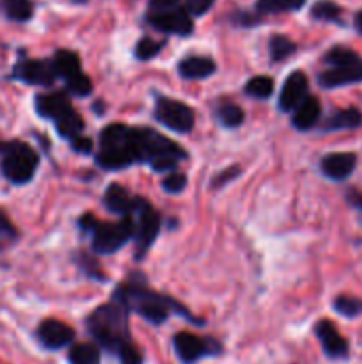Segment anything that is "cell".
I'll return each instance as SVG.
<instances>
[{
  "label": "cell",
  "instance_id": "obj_1",
  "mask_svg": "<svg viewBox=\"0 0 362 364\" xmlns=\"http://www.w3.org/2000/svg\"><path fill=\"white\" fill-rule=\"evenodd\" d=\"M112 301L123 306L128 313H137L141 318H144L151 326H162L169 318L170 313H176V315L183 316L185 320L197 323V326L204 323L202 320L192 316L188 309L174 301L172 297L151 290L142 274H133L126 281H123L114 290Z\"/></svg>",
  "mask_w": 362,
  "mask_h": 364
},
{
  "label": "cell",
  "instance_id": "obj_2",
  "mask_svg": "<svg viewBox=\"0 0 362 364\" xmlns=\"http://www.w3.org/2000/svg\"><path fill=\"white\" fill-rule=\"evenodd\" d=\"M87 331L99 348L116 358L135 347L128 326V311L114 301L99 306L87 316Z\"/></svg>",
  "mask_w": 362,
  "mask_h": 364
},
{
  "label": "cell",
  "instance_id": "obj_3",
  "mask_svg": "<svg viewBox=\"0 0 362 364\" xmlns=\"http://www.w3.org/2000/svg\"><path fill=\"white\" fill-rule=\"evenodd\" d=\"M96 164L103 171H121L141 164L137 144V128L123 123L106 124L99 134Z\"/></svg>",
  "mask_w": 362,
  "mask_h": 364
},
{
  "label": "cell",
  "instance_id": "obj_4",
  "mask_svg": "<svg viewBox=\"0 0 362 364\" xmlns=\"http://www.w3.org/2000/svg\"><path fill=\"white\" fill-rule=\"evenodd\" d=\"M137 144L141 164H148L156 173H172L187 159V151L180 144L151 128H137Z\"/></svg>",
  "mask_w": 362,
  "mask_h": 364
},
{
  "label": "cell",
  "instance_id": "obj_5",
  "mask_svg": "<svg viewBox=\"0 0 362 364\" xmlns=\"http://www.w3.org/2000/svg\"><path fill=\"white\" fill-rule=\"evenodd\" d=\"M0 171L4 178L14 185H25L34 178L39 166V155L27 142L13 141L0 144Z\"/></svg>",
  "mask_w": 362,
  "mask_h": 364
},
{
  "label": "cell",
  "instance_id": "obj_6",
  "mask_svg": "<svg viewBox=\"0 0 362 364\" xmlns=\"http://www.w3.org/2000/svg\"><path fill=\"white\" fill-rule=\"evenodd\" d=\"M135 223L131 217H123L119 223H98L92 230V251L96 255H114L133 238Z\"/></svg>",
  "mask_w": 362,
  "mask_h": 364
},
{
  "label": "cell",
  "instance_id": "obj_7",
  "mask_svg": "<svg viewBox=\"0 0 362 364\" xmlns=\"http://www.w3.org/2000/svg\"><path fill=\"white\" fill-rule=\"evenodd\" d=\"M135 215L137 220L135 223V242H137V259H142L146 252L149 251L153 244H155L156 237L162 228V217L160 213L153 208L151 203L146 201L144 198L138 196L137 205H135Z\"/></svg>",
  "mask_w": 362,
  "mask_h": 364
},
{
  "label": "cell",
  "instance_id": "obj_8",
  "mask_svg": "<svg viewBox=\"0 0 362 364\" xmlns=\"http://www.w3.org/2000/svg\"><path fill=\"white\" fill-rule=\"evenodd\" d=\"M174 352L183 364H195L204 358H213L222 352V345L213 338H201L183 331L177 333L172 340Z\"/></svg>",
  "mask_w": 362,
  "mask_h": 364
},
{
  "label": "cell",
  "instance_id": "obj_9",
  "mask_svg": "<svg viewBox=\"0 0 362 364\" xmlns=\"http://www.w3.org/2000/svg\"><path fill=\"white\" fill-rule=\"evenodd\" d=\"M155 117L158 123L167 127L176 134H188L195 123V114L187 103L177 100L158 96L155 105Z\"/></svg>",
  "mask_w": 362,
  "mask_h": 364
},
{
  "label": "cell",
  "instance_id": "obj_10",
  "mask_svg": "<svg viewBox=\"0 0 362 364\" xmlns=\"http://www.w3.org/2000/svg\"><path fill=\"white\" fill-rule=\"evenodd\" d=\"M146 20L151 27H155L160 32H165V34L188 36L194 31L190 14L185 11V7L180 6L163 11H149Z\"/></svg>",
  "mask_w": 362,
  "mask_h": 364
},
{
  "label": "cell",
  "instance_id": "obj_11",
  "mask_svg": "<svg viewBox=\"0 0 362 364\" xmlns=\"http://www.w3.org/2000/svg\"><path fill=\"white\" fill-rule=\"evenodd\" d=\"M13 77L16 80L25 82L28 85H53L57 80L55 71H53L52 60H38V59H23L14 66Z\"/></svg>",
  "mask_w": 362,
  "mask_h": 364
},
{
  "label": "cell",
  "instance_id": "obj_12",
  "mask_svg": "<svg viewBox=\"0 0 362 364\" xmlns=\"http://www.w3.org/2000/svg\"><path fill=\"white\" fill-rule=\"evenodd\" d=\"M38 338L48 350H60L75 341V331L60 320H43L38 327Z\"/></svg>",
  "mask_w": 362,
  "mask_h": 364
},
{
  "label": "cell",
  "instance_id": "obj_13",
  "mask_svg": "<svg viewBox=\"0 0 362 364\" xmlns=\"http://www.w3.org/2000/svg\"><path fill=\"white\" fill-rule=\"evenodd\" d=\"M35 112L41 117L50 121H59L60 117L67 116L73 109L71 105L70 95L62 91H53V92H43V95L35 96Z\"/></svg>",
  "mask_w": 362,
  "mask_h": 364
},
{
  "label": "cell",
  "instance_id": "obj_14",
  "mask_svg": "<svg viewBox=\"0 0 362 364\" xmlns=\"http://www.w3.org/2000/svg\"><path fill=\"white\" fill-rule=\"evenodd\" d=\"M314 333L322 343L323 352L330 359H344L348 355V341L341 336L330 320H319L314 327Z\"/></svg>",
  "mask_w": 362,
  "mask_h": 364
},
{
  "label": "cell",
  "instance_id": "obj_15",
  "mask_svg": "<svg viewBox=\"0 0 362 364\" xmlns=\"http://www.w3.org/2000/svg\"><path fill=\"white\" fill-rule=\"evenodd\" d=\"M357 166V155L355 153H329L319 162V169L329 180L344 181L353 174Z\"/></svg>",
  "mask_w": 362,
  "mask_h": 364
},
{
  "label": "cell",
  "instance_id": "obj_16",
  "mask_svg": "<svg viewBox=\"0 0 362 364\" xmlns=\"http://www.w3.org/2000/svg\"><path fill=\"white\" fill-rule=\"evenodd\" d=\"M309 80L305 73L302 71H293L290 77L286 78L283 85V91L279 96V109L283 112H291L298 107V103L307 96Z\"/></svg>",
  "mask_w": 362,
  "mask_h": 364
},
{
  "label": "cell",
  "instance_id": "obj_17",
  "mask_svg": "<svg viewBox=\"0 0 362 364\" xmlns=\"http://www.w3.org/2000/svg\"><path fill=\"white\" fill-rule=\"evenodd\" d=\"M103 205L109 212L121 217H131L137 205V198H131L124 187L119 183H110L103 194Z\"/></svg>",
  "mask_w": 362,
  "mask_h": 364
},
{
  "label": "cell",
  "instance_id": "obj_18",
  "mask_svg": "<svg viewBox=\"0 0 362 364\" xmlns=\"http://www.w3.org/2000/svg\"><path fill=\"white\" fill-rule=\"evenodd\" d=\"M318 82L325 89L343 87V85L357 84L362 82V60L346 68H330L318 75Z\"/></svg>",
  "mask_w": 362,
  "mask_h": 364
},
{
  "label": "cell",
  "instance_id": "obj_19",
  "mask_svg": "<svg viewBox=\"0 0 362 364\" xmlns=\"http://www.w3.org/2000/svg\"><path fill=\"white\" fill-rule=\"evenodd\" d=\"M322 116V105H319L318 98L314 96H305L298 107L295 109L293 117H291V124L297 128L298 132H307L316 127Z\"/></svg>",
  "mask_w": 362,
  "mask_h": 364
},
{
  "label": "cell",
  "instance_id": "obj_20",
  "mask_svg": "<svg viewBox=\"0 0 362 364\" xmlns=\"http://www.w3.org/2000/svg\"><path fill=\"white\" fill-rule=\"evenodd\" d=\"M216 64L215 60L204 55H190L185 57L180 64H177V71L185 80H202L215 73Z\"/></svg>",
  "mask_w": 362,
  "mask_h": 364
},
{
  "label": "cell",
  "instance_id": "obj_21",
  "mask_svg": "<svg viewBox=\"0 0 362 364\" xmlns=\"http://www.w3.org/2000/svg\"><path fill=\"white\" fill-rule=\"evenodd\" d=\"M50 60H52V66L57 78H62V80L67 82L75 75L82 73L80 57L75 52H71V50H57L55 55Z\"/></svg>",
  "mask_w": 362,
  "mask_h": 364
},
{
  "label": "cell",
  "instance_id": "obj_22",
  "mask_svg": "<svg viewBox=\"0 0 362 364\" xmlns=\"http://www.w3.org/2000/svg\"><path fill=\"white\" fill-rule=\"evenodd\" d=\"M362 124V112L358 109H341L336 110L332 116H329L323 123L325 132H337V130H353Z\"/></svg>",
  "mask_w": 362,
  "mask_h": 364
},
{
  "label": "cell",
  "instance_id": "obj_23",
  "mask_svg": "<svg viewBox=\"0 0 362 364\" xmlns=\"http://www.w3.org/2000/svg\"><path fill=\"white\" fill-rule=\"evenodd\" d=\"M70 364H102V350L96 343H77L67 352Z\"/></svg>",
  "mask_w": 362,
  "mask_h": 364
},
{
  "label": "cell",
  "instance_id": "obj_24",
  "mask_svg": "<svg viewBox=\"0 0 362 364\" xmlns=\"http://www.w3.org/2000/svg\"><path fill=\"white\" fill-rule=\"evenodd\" d=\"M0 9L13 21H28L34 14L31 0H0Z\"/></svg>",
  "mask_w": 362,
  "mask_h": 364
},
{
  "label": "cell",
  "instance_id": "obj_25",
  "mask_svg": "<svg viewBox=\"0 0 362 364\" xmlns=\"http://www.w3.org/2000/svg\"><path fill=\"white\" fill-rule=\"evenodd\" d=\"M55 128L60 137L66 139V141H73L75 137L82 135V132H84V119L78 116L77 110H71L67 116L55 121Z\"/></svg>",
  "mask_w": 362,
  "mask_h": 364
},
{
  "label": "cell",
  "instance_id": "obj_26",
  "mask_svg": "<svg viewBox=\"0 0 362 364\" xmlns=\"http://www.w3.org/2000/svg\"><path fill=\"white\" fill-rule=\"evenodd\" d=\"M305 0H258L256 11L259 14H279L302 9Z\"/></svg>",
  "mask_w": 362,
  "mask_h": 364
},
{
  "label": "cell",
  "instance_id": "obj_27",
  "mask_svg": "<svg viewBox=\"0 0 362 364\" xmlns=\"http://www.w3.org/2000/svg\"><path fill=\"white\" fill-rule=\"evenodd\" d=\"M361 55L346 46H334L325 53V63L332 68H346L361 63Z\"/></svg>",
  "mask_w": 362,
  "mask_h": 364
},
{
  "label": "cell",
  "instance_id": "obj_28",
  "mask_svg": "<svg viewBox=\"0 0 362 364\" xmlns=\"http://www.w3.org/2000/svg\"><path fill=\"white\" fill-rule=\"evenodd\" d=\"M268 50H270V57H272V60L280 63V60L287 59V57L293 55V53L297 52V45H295L287 36L273 34L272 38H270Z\"/></svg>",
  "mask_w": 362,
  "mask_h": 364
},
{
  "label": "cell",
  "instance_id": "obj_29",
  "mask_svg": "<svg viewBox=\"0 0 362 364\" xmlns=\"http://www.w3.org/2000/svg\"><path fill=\"white\" fill-rule=\"evenodd\" d=\"M245 95L252 96L258 100H268L273 95V78L266 77V75H258L247 80L245 84Z\"/></svg>",
  "mask_w": 362,
  "mask_h": 364
},
{
  "label": "cell",
  "instance_id": "obj_30",
  "mask_svg": "<svg viewBox=\"0 0 362 364\" xmlns=\"http://www.w3.org/2000/svg\"><path fill=\"white\" fill-rule=\"evenodd\" d=\"M216 117L226 128H238L245 121V112L236 103H222L216 109Z\"/></svg>",
  "mask_w": 362,
  "mask_h": 364
},
{
  "label": "cell",
  "instance_id": "obj_31",
  "mask_svg": "<svg viewBox=\"0 0 362 364\" xmlns=\"http://www.w3.org/2000/svg\"><path fill=\"white\" fill-rule=\"evenodd\" d=\"M312 18L322 21H339L343 9L332 0H318L311 9Z\"/></svg>",
  "mask_w": 362,
  "mask_h": 364
},
{
  "label": "cell",
  "instance_id": "obj_32",
  "mask_svg": "<svg viewBox=\"0 0 362 364\" xmlns=\"http://www.w3.org/2000/svg\"><path fill=\"white\" fill-rule=\"evenodd\" d=\"M334 309L339 315L346 316V318H355V316L362 315V301L355 297H348V295H341L334 301Z\"/></svg>",
  "mask_w": 362,
  "mask_h": 364
},
{
  "label": "cell",
  "instance_id": "obj_33",
  "mask_svg": "<svg viewBox=\"0 0 362 364\" xmlns=\"http://www.w3.org/2000/svg\"><path fill=\"white\" fill-rule=\"evenodd\" d=\"M165 46V41H156L153 38H142L135 46V57L138 60H149L158 55L162 48Z\"/></svg>",
  "mask_w": 362,
  "mask_h": 364
},
{
  "label": "cell",
  "instance_id": "obj_34",
  "mask_svg": "<svg viewBox=\"0 0 362 364\" xmlns=\"http://www.w3.org/2000/svg\"><path fill=\"white\" fill-rule=\"evenodd\" d=\"M66 87L67 91H70V95L84 98V96H89L92 92V82L91 78L82 71V73L75 75L73 78H70V80L66 82Z\"/></svg>",
  "mask_w": 362,
  "mask_h": 364
},
{
  "label": "cell",
  "instance_id": "obj_35",
  "mask_svg": "<svg viewBox=\"0 0 362 364\" xmlns=\"http://www.w3.org/2000/svg\"><path fill=\"white\" fill-rule=\"evenodd\" d=\"M187 176L183 173H177V171H172V173L167 174L162 181L163 191L169 192V194H180L187 188Z\"/></svg>",
  "mask_w": 362,
  "mask_h": 364
},
{
  "label": "cell",
  "instance_id": "obj_36",
  "mask_svg": "<svg viewBox=\"0 0 362 364\" xmlns=\"http://www.w3.org/2000/svg\"><path fill=\"white\" fill-rule=\"evenodd\" d=\"M80 267H82V270H84V272L87 274L89 277H92V279H98V281L105 279V276H103L102 269H99V265H98V262H96L94 258H91V256H89L87 252H82Z\"/></svg>",
  "mask_w": 362,
  "mask_h": 364
},
{
  "label": "cell",
  "instance_id": "obj_37",
  "mask_svg": "<svg viewBox=\"0 0 362 364\" xmlns=\"http://www.w3.org/2000/svg\"><path fill=\"white\" fill-rule=\"evenodd\" d=\"M215 0H185V11L190 16H202L213 7Z\"/></svg>",
  "mask_w": 362,
  "mask_h": 364
},
{
  "label": "cell",
  "instance_id": "obj_38",
  "mask_svg": "<svg viewBox=\"0 0 362 364\" xmlns=\"http://www.w3.org/2000/svg\"><path fill=\"white\" fill-rule=\"evenodd\" d=\"M240 173H241L240 166H231V167H227V169L220 171V173L216 174L215 178H213L212 185H209V187H212V188H220V187H224V185L229 183L231 180H234V178H236Z\"/></svg>",
  "mask_w": 362,
  "mask_h": 364
},
{
  "label": "cell",
  "instance_id": "obj_39",
  "mask_svg": "<svg viewBox=\"0 0 362 364\" xmlns=\"http://www.w3.org/2000/svg\"><path fill=\"white\" fill-rule=\"evenodd\" d=\"M18 237L16 230H14L13 223L9 220V217L0 210V238L2 240H14Z\"/></svg>",
  "mask_w": 362,
  "mask_h": 364
},
{
  "label": "cell",
  "instance_id": "obj_40",
  "mask_svg": "<svg viewBox=\"0 0 362 364\" xmlns=\"http://www.w3.org/2000/svg\"><path fill=\"white\" fill-rule=\"evenodd\" d=\"M71 142V149L77 153H82V155H87V153H91L92 149H94V142L91 141L89 137H82V135H78V137H75Z\"/></svg>",
  "mask_w": 362,
  "mask_h": 364
},
{
  "label": "cell",
  "instance_id": "obj_41",
  "mask_svg": "<svg viewBox=\"0 0 362 364\" xmlns=\"http://www.w3.org/2000/svg\"><path fill=\"white\" fill-rule=\"evenodd\" d=\"M233 21L240 27H252V25L259 23V16L252 13H245V11H240V13L233 14Z\"/></svg>",
  "mask_w": 362,
  "mask_h": 364
},
{
  "label": "cell",
  "instance_id": "obj_42",
  "mask_svg": "<svg viewBox=\"0 0 362 364\" xmlns=\"http://www.w3.org/2000/svg\"><path fill=\"white\" fill-rule=\"evenodd\" d=\"M177 2L180 0H149V6H151V11H163L176 7Z\"/></svg>",
  "mask_w": 362,
  "mask_h": 364
},
{
  "label": "cell",
  "instance_id": "obj_43",
  "mask_svg": "<svg viewBox=\"0 0 362 364\" xmlns=\"http://www.w3.org/2000/svg\"><path fill=\"white\" fill-rule=\"evenodd\" d=\"M348 201L351 203V206H355V208L362 213V194L361 192H355V191L348 192Z\"/></svg>",
  "mask_w": 362,
  "mask_h": 364
},
{
  "label": "cell",
  "instance_id": "obj_44",
  "mask_svg": "<svg viewBox=\"0 0 362 364\" xmlns=\"http://www.w3.org/2000/svg\"><path fill=\"white\" fill-rule=\"evenodd\" d=\"M355 28L362 34V11H358V13L355 14Z\"/></svg>",
  "mask_w": 362,
  "mask_h": 364
},
{
  "label": "cell",
  "instance_id": "obj_45",
  "mask_svg": "<svg viewBox=\"0 0 362 364\" xmlns=\"http://www.w3.org/2000/svg\"><path fill=\"white\" fill-rule=\"evenodd\" d=\"M71 2H75V4H85V2H87V0H71Z\"/></svg>",
  "mask_w": 362,
  "mask_h": 364
}]
</instances>
